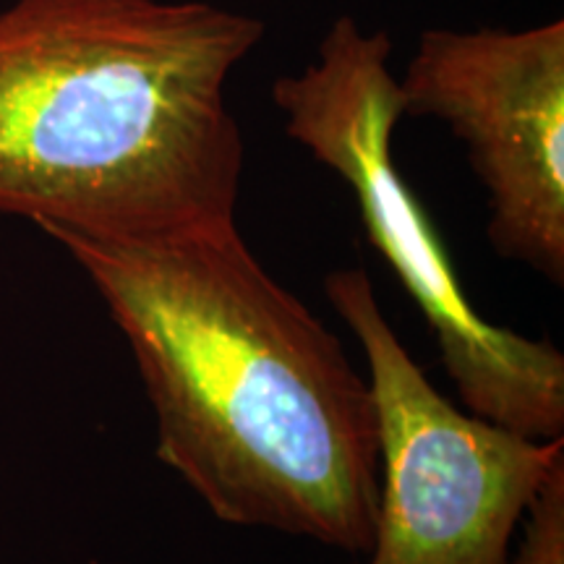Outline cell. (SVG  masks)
<instances>
[{"label":"cell","instance_id":"1","mask_svg":"<svg viewBox=\"0 0 564 564\" xmlns=\"http://www.w3.org/2000/svg\"><path fill=\"white\" fill-rule=\"evenodd\" d=\"M40 230L102 295L150 398L154 453L217 520L369 552L371 387L340 337L253 257L238 223L152 238Z\"/></svg>","mask_w":564,"mask_h":564},{"label":"cell","instance_id":"2","mask_svg":"<svg viewBox=\"0 0 564 564\" xmlns=\"http://www.w3.org/2000/svg\"><path fill=\"white\" fill-rule=\"evenodd\" d=\"M264 21L207 0H13L0 13V212L95 238L236 223L228 82Z\"/></svg>","mask_w":564,"mask_h":564},{"label":"cell","instance_id":"3","mask_svg":"<svg viewBox=\"0 0 564 564\" xmlns=\"http://www.w3.org/2000/svg\"><path fill=\"white\" fill-rule=\"evenodd\" d=\"M390 58V34L335 19L316 58L272 84L285 133L352 188L369 241L421 308L463 405L533 440H562V350L476 312L426 209L394 165L392 137L405 102Z\"/></svg>","mask_w":564,"mask_h":564},{"label":"cell","instance_id":"4","mask_svg":"<svg viewBox=\"0 0 564 564\" xmlns=\"http://www.w3.org/2000/svg\"><path fill=\"white\" fill-rule=\"evenodd\" d=\"M324 293L369 364L379 426V505L364 564H512V539L564 465L562 440H533L463 413L423 377L358 267Z\"/></svg>","mask_w":564,"mask_h":564},{"label":"cell","instance_id":"5","mask_svg":"<svg viewBox=\"0 0 564 564\" xmlns=\"http://www.w3.org/2000/svg\"><path fill=\"white\" fill-rule=\"evenodd\" d=\"M400 82L405 116L453 129L489 196L499 257L564 282V21L429 30Z\"/></svg>","mask_w":564,"mask_h":564},{"label":"cell","instance_id":"6","mask_svg":"<svg viewBox=\"0 0 564 564\" xmlns=\"http://www.w3.org/2000/svg\"><path fill=\"white\" fill-rule=\"evenodd\" d=\"M512 564H564V465L554 470L528 510Z\"/></svg>","mask_w":564,"mask_h":564}]
</instances>
